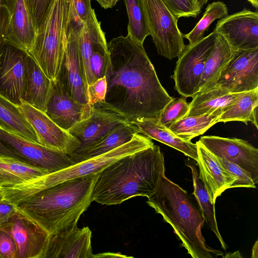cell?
<instances>
[{
	"label": "cell",
	"mask_w": 258,
	"mask_h": 258,
	"mask_svg": "<svg viewBox=\"0 0 258 258\" xmlns=\"http://www.w3.org/2000/svg\"><path fill=\"white\" fill-rule=\"evenodd\" d=\"M28 54L6 42L0 56V94L18 106L24 99Z\"/></svg>",
	"instance_id": "obj_13"
},
{
	"label": "cell",
	"mask_w": 258,
	"mask_h": 258,
	"mask_svg": "<svg viewBox=\"0 0 258 258\" xmlns=\"http://www.w3.org/2000/svg\"><path fill=\"white\" fill-rule=\"evenodd\" d=\"M200 4L201 5V6L203 7V6L206 5L208 2L209 1V0H198Z\"/></svg>",
	"instance_id": "obj_50"
},
{
	"label": "cell",
	"mask_w": 258,
	"mask_h": 258,
	"mask_svg": "<svg viewBox=\"0 0 258 258\" xmlns=\"http://www.w3.org/2000/svg\"><path fill=\"white\" fill-rule=\"evenodd\" d=\"M227 15L228 8L223 2L217 1L209 4L201 19L189 32L183 34V38L188 40V44H195L205 37V32L213 22L216 19L223 18Z\"/></svg>",
	"instance_id": "obj_33"
},
{
	"label": "cell",
	"mask_w": 258,
	"mask_h": 258,
	"mask_svg": "<svg viewBox=\"0 0 258 258\" xmlns=\"http://www.w3.org/2000/svg\"><path fill=\"white\" fill-rule=\"evenodd\" d=\"M127 257V256L122 255L120 253H111V252H106V253H102L97 254L96 255H93V258L95 257Z\"/></svg>",
	"instance_id": "obj_47"
},
{
	"label": "cell",
	"mask_w": 258,
	"mask_h": 258,
	"mask_svg": "<svg viewBox=\"0 0 258 258\" xmlns=\"http://www.w3.org/2000/svg\"><path fill=\"white\" fill-rule=\"evenodd\" d=\"M128 18L127 32L143 44L150 33L146 24L141 0H123Z\"/></svg>",
	"instance_id": "obj_34"
},
{
	"label": "cell",
	"mask_w": 258,
	"mask_h": 258,
	"mask_svg": "<svg viewBox=\"0 0 258 258\" xmlns=\"http://www.w3.org/2000/svg\"><path fill=\"white\" fill-rule=\"evenodd\" d=\"M248 2L256 10L258 8V0H247Z\"/></svg>",
	"instance_id": "obj_49"
},
{
	"label": "cell",
	"mask_w": 258,
	"mask_h": 258,
	"mask_svg": "<svg viewBox=\"0 0 258 258\" xmlns=\"http://www.w3.org/2000/svg\"><path fill=\"white\" fill-rule=\"evenodd\" d=\"M0 155L12 157L52 173L76 163L63 151L49 148L0 128Z\"/></svg>",
	"instance_id": "obj_8"
},
{
	"label": "cell",
	"mask_w": 258,
	"mask_h": 258,
	"mask_svg": "<svg viewBox=\"0 0 258 258\" xmlns=\"http://www.w3.org/2000/svg\"><path fill=\"white\" fill-rule=\"evenodd\" d=\"M172 14L178 19L181 17L196 18L202 7L198 0H162Z\"/></svg>",
	"instance_id": "obj_38"
},
{
	"label": "cell",
	"mask_w": 258,
	"mask_h": 258,
	"mask_svg": "<svg viewBox=\"0 0 258 258\" xmlns=\"http://www.w3.org/2000/svg\"><path fill=\"white\" fill-rule=\"evenodd\" d=\"M36 35L23 0H16L8 27L6 41L28 52L33 45Z\"/></svg>",
	"instance_id": "obj_23"
},
{
	"label": "cell",
	"mask_w": 258,
	"mask_h": 258,
	"mask_svg": "<svg viewBox=\"0 0 258 258\" xmlns=\"http://www.w3.org/2000/svg\"><path fill=\"white\" fill-rule=\"evenodd\" d=\"M235 51L226 38L217 33L214 45L205 64L198 92L215 87L221 71Z\"/></svg>",
	"instance_id": "obj_24"
},
{
	"label": "cell",
	"mask_w": 258,
	"mask_h": 258,
	"mask_svg": "<svg viewBox=\"0 0 258 258\" xmlns=\"http://www.w3.org/2000/svg\"><path fill=\"white\" fill-rule=\"evenodd\" d=\"M138 132L137 126L127 121L111 132L106 137L85 152L78 162L95 157L130 142Z\"/></svg>",
	"instance_id": "obj_32"
},
{
	"label": "cell",
	"mask_w": 258,
	"mask_h": 258,
	"mask_svg": "<svg viewBox=\"0 0 258 258\" xmlns=\"http://www.w3.org/2000/svg\"><path fill=\"white\" fill-rule=\"evenodd\" d=\"M92 9L91 0H71L70 23L74 26L83 27Z\"/></svg>",
	"instance_id": "obj_40"
},
{
	"label": "cell",
	"mask_w": 258,
	"mask_h": 258,
	"mask_svg": "<svg viewBox=\"0 0 258 258\" xmlns=\"http://www.w3.org/2000/svg\"><path fill=\"white\" fill-rule=\"evenodd\" d=\"M135 124L139 134L172 147L192 158L198 160L197 146L191 141L182 139L169 128L160 124L157 119H141L130 121Z\"/></svg>",
	"instance_id": "obj_22"
},
{
	"label": "cell",
	"mask_w": 258,
	"mask_h": 258,
	"mask_svg": "<svg viewBox=\"0 0 258 258\" xmlns=\"http://www.w3.org/2000/svg\"><path fill=\"white\" fill-rule=\"evenodd\" d=\"M258 88L244 92L219 116L217 123L240 121L246 124L251 121L257 128Z\"/></svg>",
	"instance_id": "obj_28"
},
{
	"label": "cell",
	"mask_w": 258,
	"mask_h": 258,
	"mask_svg": "<svg viewBox=\"0 0 258 258\" xmlns=\"http://www.w3.org/2000/svg\"><path fill=\"white\" fill-rule=\"evenodd\" d=\"M225 108H219L201 115L185 116L175 122L169 129L180 138L191 141L217 123L219 116Z\"/></svg>",
	"instance_id": "obj_29"
},
{
	"label": "cell",
	"mask_w": 258,
	"mask_h": 258,
	"mask_svg": "<svg viewBox=\"0 0 258 258\" xmlns=\"http://www.w3.org/2000/svg\"><path fill=\"white\" fill-rule=\"evenodd\" d=\"M11 14L8 8L0 6V56L6 43L5 37Z\"/></svg>",
	"instance_id": "obj_43"
},
{
	"label": "cell",
	"mask_w": 258,
	"mask_h": 258,
	"mask_svg": "<svg viewBox=\"0 0 258 258\" xmlns=\"http://www.w3.org/2000/svg\"><path fill=\"white\" fill-rule=\"evenodd\" d=\"M79 34L68 26L64 51L56 79L59 80L72 99L82 104L89 105L88 85L83 72L79 53Z\"/></svg>",
	"instance_id": "obj_14"
},
{
	"label": "cell",
	"mask_w": 258,
	"mask_h": 258,
	"mask_svg": "<svg viewBox=\"0 0 258 258\" xmlns=\"http://www.w3.org/2000/svg\"><path fill=\"white\" fill-rule=\"evenodd\" d=\"M243 93H231L224 88L218 87L198 92L192 97L185 116L201 115L219 108H226Z\"/></svg>",
	"instance_id": "obj_26"
},
{
	"label": "cell",
	"mask_w": 258,
	"mask_h": 258,
	"mask_svg": "<svg viewBox=\"0 0 258 258\" xmlns=\"http://www.w3.org/2000/svg\"><path fill=\"white\" fill-rule=\"evenodd\" d=\"M2 198V192L1 188L0 187V199H1Z\"/></svg>",
	"instance_id": "obj_51"
},
{
	"label": "cell",
	"mask_w": 258,
	"mask_h": 258,
	"mask_svg": "<svg viewBox=\"0 0 258 258\" xmlns=\"http://www.w3.org/2000/svg\"><path fill=\"white\" fill-rule=\"evenodd\" d=\"M16 0H0V6L6 7L11 15L14 12Z\"/></svg>",
	"instance_id": "obj_45"
},
{
	"label": "cell",
	"mask_w": 258,
	"mask_h": 258,
	"mask_svg": "<svg viewBox=\"0 0 258 258\" xmlns=\"http://www.w3.org/2000/svg\"><path fill=\"white\" fill-rule=\"evenodd\" d=\"M19 108L35 131L38 144L63 151L69 156L74 152L78 145L76 139L54 122L45 112L23 100Z\"/></svg>",
	"instance_id": "obj_18"
},
{
	"label": "cell",
	"mask_w": 258,
	"mask_h": 258,
	"mask_svg": "<svg viewBox=\"0 0 258 258\" xmlns=\"http://www.w3.org/2000/svg\"><path fill=\"white\" fill-rule=\"evenodd\" d=\"M189 110L186 98H173L164 108L157 118L162 125L169 128L175 122L185 117Z\"/></svg>",
	"instance_id": "obj_36"
},
{
	"label": "cell",
	"mask_w": 258,
	"mask_h": 258,
	"mask_svg": "<svg viewBox=\"0 0 258 258\" xmlns=\"http://www.w3.org/2000/svg\"><path fill=\"white\" fill-rule=\"evenodd\" d=\"M98 173L75 178L41 190L19 204L17 209L49 234L75 222L92 202Z\"/></svg>",
	"instance_id": "obj_3"
},
{
	"label": "cell",
	"mask_w": 258,
	"mask_h": 258,
	"mask_svg": "<svg viewBox=\"0 0 258 258\" xmlns=\"http://www.w3.org/2000/svg\"><path fill=\"white\" fill-rule=\"evenodd\" d=\"M165 174L163 154L154 145L120 158L99 172L92 201L113 205L136 196L148 198Z\"/></svg>",
	"instance_id": "obj_2"
},
{
	"label": "cell",
	"mask_w": 258,
	"mask_h": 258,
	"mask_svg": "<svg viewBox=\"0 0 258 258\" xmlns=\"http://www.w3.org/2000/svg\"><path fill=\"white\" fill-rule=\"evenodd\" d=\"M216 35L213 31L195 44L186 45L178 57L172 77L175 89L182 96L192 97L198 92L205 64L214 45Z\"/></svg>",
	"instance_id": "obj_9"
},
{
	"label": "cell",
	"mask_w": 258,
	"mask_h": 258,
	"mask_svg": "<svg viewBox=\"0 0 258 258\" xmlns=\"http://www.w3.org/2000/svg\"><path fill=\"white\" fill-rule=\"evenodd\" d=\"M147 204L169 224L193 258H213L223 252L208 246L202 234L205 220L187 192L163 175Z\"/></svg>",
	"instance_id": "obj_4"
},
{
	"label": "cell",
	"mask_w": 258,
	"mask_h": 258,
	"mask_svg": "<svg viewBox=\"0 0 258 258\" xmlns=\"http://www.w3.org/2000/svg\"><path fill=\"white\" fill-rule=\"evenodd\" d=\"M71 0H54L43 25L36 33L28 53L51 80L58 74L65 49Z\"/></svg>",
	"instance_id": "obj_6"
},
{
	"label": "cell",
	"mask_w": 258,
	"mask_h": 258,
	"mask_svg": "<svg viewBox=\"0 0 258 258\" xmlns=\"http://www.w3.org/2000/svg\"><path fill=\"white\" fill-rule=\"evenodd\" d=\"M52 81L28 53L26 63L25 90L24 101L45 112Z\"/></svg>",
	"instance_id": "obj_21"
},
{
	"label": "cell",
	"mask_w": 258,
	"mask_h": 258,
	"mask_svg": "<svg viewBox=\"0 0 258 258\" xmlns=\"http://www.w3.org/2000/svg\"><path fill=\"white\" fill-rule=\"evenodd\" d=\"M201 143L216 157L230 161L248 172L258 183V149L247 141L215 136L201 137Z\"/></svg>",
	"instance_id": "obj_16"
},
{
	"label": "cell",
	"mask_w": 258,
	"mask_h": 258,
	"mask_svg": "<svg viewBox=\"0 0 258 258\" xmlns=\"http://www.w3.org/2000/svg\"><path fill=\"white\" fill-rule=\"evenodd\" d=\"M186 165L191 170L194 187L193 194L198 202L200 211L205 222L207 223L218 238L222 248L226 250L227 245L223 240L218 227L215 216V204L212 202L204 183L199 177V173L195 164L188 162L186 163Z\"/></svg>",
	"instance_id": "obj_31"
},
{
	"label": "cell",
	"mask_w": 258,
	"mask_h": 258,
	"mask_svg": "<svg viewBox=\"0 0 258 258\" xmlns=\"http://www.w3.org/2000/svg\"><path fill=\"white\" fill-rule=\"evenodd\" d=\"M77 223L49 234L42 258H93L92 232L87 226L79 228Z\"/></svg>",
	"instance_id": "obj_15"
},
{
	"label": "cell",
	"mask_w": 258,
	"mask_h": 258,
	"mask_svg": "<svg viewBox=\"0 0 258 258\" xmlns=\"http://www.w3.org/2000/svg\"><path fill=\"white\" fill-rule=\"evenodd\" d=\"M127 121L115 112L92 107L88 117L67 131L78 143L70 156L77 163L85 152L103 140L114 128Z\"/></svg>",
	"instance_id": "obj_10"
},
{
	"label": "cell",
	"mask_w": 258,
	"mask_h": 258,
	"mask_svg": "<svg viewBox=\"0 0 258 258\" xmlns=\"http://www.w3.org/2000/svg\"><path fill=\"white\" fill-rule=\"evenodd\" d=\"M103 8L106 9L114 7L119 0H95Z\"/></svg>",
	"instance_id": "obj_46"
},
{
	"label": "cell",
	"mask_w": 258,
	"mask_h": 258,
	"mask_svg": "<svg viewBox=\"0 0 258 258\" xmlns=\"http://www.w3.org/2000/svg\"><path fill=\"white\" fill-rule=\"evenodd\" d=\"M258 257V242L256 240L252 247L251 257L257 258Z\"/></svg>",
	"instance_id": "obj_48"
},
{
	"label": "cell",
	"mask_w": 258,
	"mask_h": 258,
	"mask_svg": "<svg viewBox=\"0 0 258 258\" xmlns=\"http://www.w3.org/2000/svg\"><path fill=\"white\" fill-rule=\"evenodd\" d=\"M51 81L45 113L57 125L67 131L77 122L88 117L92 107L72 99L58 79Z\"/></svg>",
	"instance_id": "obj_19"
},
{
	"label": "cell",
	"mask_w": 258,
	"mask_h": 258,
	"mask_svg": "<svg viewBox=\"0 0 258 258\" xmlns=\"http://www.w3.org/2000/svg\"><path fill=\"white\" fill-rule=\"evenodd\" d=\"M17 246L13 238L0 229V258H17Z\"/></svg>",
	"instance_id": "obj_42"
},
{
	"label": "cell",
	"mask_w": 258,
	"mask_h": 258,
	"mask_svg": "<svg viewBox=\"0 0 258 258\" xmlns=\"http://www.w3.org/2000/svg\"><path fill=\"white\" fill-rule=\"evenodd\" d=\"M0 128L18 137L38 143L33 128L15 104L0 94Z\"/></svg>",
	"instance_id": "obj_25"
},
{
	"label": "cell",
	"mask_w": 258,
	"mask_h": 258,
	"mask_svg": "<svg viewBox=\"0 0 258 258\" xmlns=\"http://www.w3.org/2000/svg\"><path fill=\"white\" fill-rule=\"evenodd\" d=\"M154 145L151 139L141 134H137L130 142L98 156L20 184L2 187L3 198L17 206L41 190L66 180L98 173L120 158Z\"/></svg>",
	"instance_id": "obj_5"
},
{
	"label": "cell",
	"mask_w": 258,
	"mask_h": 258,
	"mask_svg": "<svg viewBox=\"0 0 258 258\" xmlns=\"http://www.w3.org/2000/svg\"><path fill=\"white\" fill-rule=\"evenodd\" d=\"M106 90L105 77L99 79L87 86L89 105L93 107L104 101Z\"/></svg>",
	"instance_id": "obj_41"
},
{
	"label": "cell",
	"mask_w": 258,
	"mask_h": 258,
	"mask_svg": "<svg viewBox=\"0 0 258 258\" xmlns=\"http://www.w3.org/2000/svg\"><path fill=\"white\" fill-rule=\"evenodd\" d=\"M107 47L104 101L93 107L115 112L128 121L158 118L173 98L160 83L143 44L127 33L111 39Z\"/></svg>",
	"instance_id": "obj_1"
},
{
	"label": "cell",
	"mask_w": 258,
	"mask_h": 258,
	"mask_svg": "<svg viewBox=\"0 0 258 258\" xmlns=\"http://www.w3.org/2000/svg\"><path fill=\"white\" fill-rule=\"evenodd\" d=\"M0 229L9 234L17 246V258H42L49 234L18 209Z\"/></svg>",
	"instance_id": "obj_12"
},
{
	"label": "cell",
	"mask_w": 258,
	"mask_h": 258,
	"mask_svg": "<svg viewBox=\"0 0 258 258\" xmlns=\"http://www.w3.org/2000/svg\"><path fill=\"white\" fill-rule=\"evenodd\" d=\"M196 144L199 177L204 183L212 202L215 204L216 199L229 189L236 179L200 141Z\"/></svg>",
	"instance_id": "obj_20"
},
{
	"label": "cell",
	"mask_w": 258,
	"mask_h": 258,
	"mask_svg": "<svg viewBox=\"0 0 258 258\" xmlns=\"http://www.w3.org/2000/svg\"><path fill=\"white\" fill-rule=\"evenodd\" d=\"M109 54L103 32L93 43L89 59V67L93 83L105 76Z\"/></svg>",
	"instance_id": "obj_35"
},
{
	"label": "cell",
	"mask_w": 258,
	"mask_h": 258,
	"mask_svg": "<svg viewBox=\"0 0 258 258\" xmlns=\"http://www.w3.org/2000/svg\"><path fill=\"white\" fill-rule=\"evenodd\" d=\"M17 210L13 204L3 198L0 199V226L7 223Z\"/></svg>",
	"instance_id": "obj_44"
},
{
	"label": "cell",
	"mask_w": 258,
	"mask_h": 258,
	"mask_svg": "<svg viewBox=\"0 0 258 258\" xmlns=\"http://www.w3.org/2000/svg\"><path fill=\"white\" fill-rule=\"evenodd\" d=\"M215 87L230 93L247 92L258 88V48L235 50L221 71Z\"/></svg>",
	"instance_id": "obj_11"
},
{
	"label": "cell",
	"mask_w": 258,
	"mask_h": 258,
	"mask_svg": "<svg viewBox=\"0 0 258 258\" xmlns=\"http://www.w3.org/2000/svg\"><path fill=\"white\" fill-rule=\"evenodd\" d=\"M146 24L158 53L172 59L186 47L176 18L162 0H141Z\"/></svg>",
	"instance_id": "obj_7"
},
{
	"label": "cell",
	"mask_w": 258,
	"mask_h": 258,
	"mask_svg": "<svg viewBox=\"0 0 258 258\" xmlns=\"http://www.w3.org/2000/svg\"><path fill=\"white\" fill-rule=\"evenodd\" d=\"M54 0H23L37 33L45 22Z\"/></svg>",
	"instance_id": "obj_37"
},
{
	"label": "cell",
	"mask_w": 258,
	"mask_h": 258,
	"mask_svg": "<svg viewBox=\"0 0 258 258\" xmlns=\"http://www.w3.org/2000/svg\"><path fill=\"white\" fill-rule=\"evenodd\" d=\"M47 173L42 168L0 155V187L13 186Z\"/></svg>",
	"instance_id": "obj_27"
},
{
	"label": "cell",
	"mask_w": 258,
	"mask_h": 258,
	"mask_svg": "<svg viewBox=\"0 0 258 258\" xmlns=\"http://www.w3.org/2000/svg\"><path fill=\"white\" fill-rule=\"evenodd\" d=\"M214 31L222 35L235 50L258 48V12L246 8L220 19Z\"/></svg>",
	"instance_id": "obj_17"
},
{
	"label": "cell",
	"mask_w": 258,
	"mask_h": 258,
	"mask_svg": "<svg viewBox=\"0 0 258 258\" xmlns=\"http://www.w3.org/2000/svg\"><path fill=\"white\" fill-rule=\"evenodd\" d=\"M104 32L101 29L94 9L84 22L79 34L78 45L83 72L87 85L93 83L89 67V59L93 43Z\"/></svg>",
	"instance_id": "obj_30"
},
{
	"label": "cell",
	"mask_w": 258,
	"mask_h": 258,
	"mask_svg": "<svg viewBox=\"0 0 258 258\" xmlns=\"http://www.w3.org/2000/svg\"><path fill=\"white\" fill-rule=\"evenodd\" d=\"M215 156V155H214ZM216 157V156H215ZM222 166L231 174L236 180L230 185L229 188L234 187L255 188L254 183L250 174L241 168L238 165L224 158L216 157Z\"/></svg>",
	"instance_id": "obj_39"
}]
</instances>
